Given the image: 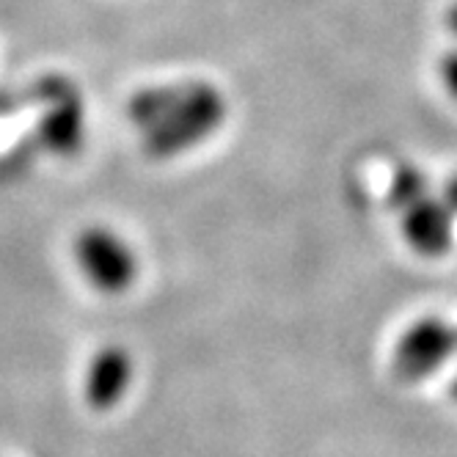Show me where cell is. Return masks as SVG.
I'll return each instance as SVG.
<instances>
[{
	"instance_id": "1",
	"label": "cell",
	"mask_w": 457,
	"mask_h": 457,
	"mask_svg": "<svg viewBox=\"0 0 457 457\" xmlns=\"http://www.w3.org/2000/svg\"><path fill=\"white\" fill-rule=\"evenodd\" d=\"M226 113L223 91L207 80L149 86L127 103V119L141 133L152 160H171L202 146L223 127Z\"/></svg>"
},
{
	"instance_id": "2",
	"label": "cell",
	"mask_w": 457,
	"mask_h": 457,
	"mask_svg": "<svg viewBox=\"0 0 457 457\" xmlns=\"http://www.w3.org/2000/svg\"><path fill=\"white\" fill-rule=\"evenodd\" d=\"M72 256L83 278L105 295H121L138 281L136 248L108 226L80 228L72 240Z\"/></svg>"
},
{
	"instance_id": "3",
	"label": "cell",
	"mask_w": 457,
	"mask_h": 457,
	"mask_svg": "<svg viewBox=\"0 0 457 457\" xmlns=\"http://www.w3.org/2000/svg\"><path fill=\"white\" fill-rule=\"evenodd\" d=\"M457 353V325L438 314L413 320L391 347V375L405 386H419L438 375Z\"/></svg>"
},
{
	"instance_id": "4",
	"label": "cell",
	"mask_w": 457,
	"mask_h": 457,
	"mask_svg": "<svg viewBox=\"0 0 457 457\" xmlns=\"http://www.w3.org/2000/svg\"><path fill=\"white\" fill-rule=\"evenodd\" d=\"M133 378H136V361L127 347L121 345L100 347L91 355L83 380V397L88 408L96 413L113 411L129 395Z\"/></svg>"
},
{
	"instance_id": "5",
	"label": "cell",
	"mask_w": 457,
	"mask_h": 457,
	"mask_svg": "<svg viewBox=\"0 0 457 457\" xmlns=\"http://www.w3.org/2000/svg\"><path fill=\"white\" fill-rule=\"evenodd\" d=\"M400 235L413 253L424 259H441L454 240V215L441 202V195L438 199L424 195L400 212Z\"/></svg>"
},
{
	"instance_id": "6",
	"label": "cell",
	"mask_w": 457,
	"mask_h": 457,
	"mask_svg": "<svg viewBox=\"0 0 457 457\" xmlns=\"http://www.w3.org/2000/svg\"><path fill=\"white\" fill-rule=\"evenodd\" d=\"M42 141L47 149L58 154H72L83 141V108L75 96L63 100L45 116L42 121Z\"/></svg>"
},
{
	"instance_id": "7",
	"label": "cell",
	"mask_w": 457,
	"mask_h": 457,
	"mask_svg": "<svg viewBox=\"0 0 457 457\" xmlns=\"http://www.w3.org/2000/svg\"><path fill=\"white\" fill-rule=\"evenodd\" d=\"M428 193V177L419 166H400L395 174H391V182H388V193H386V204L391 210L403 212L405 207L416 204L419 199H424Z\"/></svg>"
},
{
	"instance_id": "8",
	"label": "cell",
	"mask_w": 457,
	"mask_h": 457,
	"mask_svg": "<svg viewBox=\"0 0 457 457\" xmlns=\"http://www.w3.org/2000/svg\"><path fill=\"white\" fill-rule=\"evenodd\" d=\"M438 80L452 103H457V47L446 50L438 61Z\"/></svg>"
},
{
	"instance_id": "9",
	"label": "cell",
	"mask_w": 457,
	"mask_h": 457,
	"mask_svg": "<svg viewBox=\"0 0 457 457\" xmlns=\"http://www.w3.org/2000/svg\"><path fill=\"white\" fill-rule=\"evenodd\" d=\"M441 202L452 210V215L457 218V174L446 179L444 190H441Z\"/></svg>"
},
{
	"instance_id": "10",
	"label": "cell",
	"mask_w": 457,
	"mask_h": 457,
	"mask_svg": "<svg viewBox=\"0 0 457 457\" xmlns=\"http://www.w3.org/2000/svg\"><path fill=\"white\" fill-rule=\"evenodd\" d=\"M446 28H449L452 37H457V0L446 9Z\"/></svg>"
},
{
	"instance_id": "11",
	"label": "cell",
	"mask_w": 457,
	"mask_h": 457,
	"mask_svg": "<svg viewBox=\"0 0 457 457\" xmlns=\"http://www.w3.org/2000/svg\"><path fill=\"white\" fill-rule=\"evenodd\" d=\"M449 397H452V400L457 403V375H454V378L449 380Z\"/></svg>"
}]
</instances>
